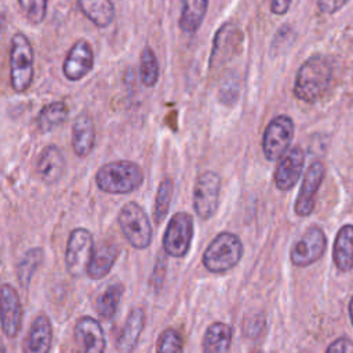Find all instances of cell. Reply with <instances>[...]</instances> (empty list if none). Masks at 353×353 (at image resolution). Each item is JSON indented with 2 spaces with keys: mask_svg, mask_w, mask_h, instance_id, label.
Returning a JSON list of instances; mask_svg holds the SVG:
<instances>
[{
  "mask_svg": "<svg viewBox=\"0 0 353 353\" xmlns=\"http://www.w3.org/2000/svg\"><path fill=\"white\" fill-rule=\"evenodd\" d=\"M332 79V63L324 55L307 58L296 72L294 95L303 102H314L330 87Z\"/></svg>",
  "mask_w": 353,
  "mask_h": 353,
  "instance_id": "obj_1",
  "label": "cell"
},
{
  "mask_svg": "<svg viewBox=\"0 0 353 353\" xmlns=\"http://www.w3.org/2000/svg\"><path fill=\"white\" fill-rule=\"evenodd\" d=\"M97 186L110 194H127L137 190L143 182L142 168L128 160H116L103 164L95 174Z\"/></svg>",
  "mask_w": 353,
  "mask_h": 353,
  "instance_id": "obj_2",
  "label": "cell"
},
{
  "mask_svg": "<svg viewBox=\"0 0 353 353\" xmlns=\"http://www.w3.org/2000/svg\"><path fill=\"white\" fill-rule=\"evenodd\" d=\"M243 256L241 240L230 232H222L208 244L203 254V266L211 273L233 269Z\"/></svg>",
  "mask_w": 353,
  "mask_h": 353,
  "instance_id": "obj_3",
  "label": "cell"
},
{
  "mask_svg": "<svg viewBox=\"0 0 353 353\" xmlns=\"http://www.w3.org/2000/svg\"><path fill=\"white\" fill-rule=\"evenodd\" d=\"M34 55L30 40L21 32L11 37L10 47V81L15 91H26L34 74Z\"/></svg>",
  "mask_w": 353,
  "mask_h": 353,
  "instance_id": "obj_4",
  "label": "cell"
},
{
  "mask_svg": "<svg viewBox=\"0 0 353 353\" xmlns=\"http://www.w3.org/2000/svg\"><path fill=\"white\" fill-rule=\"evenodd\" d=\"M117 222L124 239L137 250L150 245L153 229L145 210L135 201L125 203L119 212Z\"/></svg>",
  "mask_w": 353,
  "mask_h": 353,
  "instance_id": "obj_5",
  "label": "cell"
},
{
  "mask_svg": "<svg viewBox=\"0 0 353 353\" xmlns=\"http://www.w3.org/2000/svg\"><path fill=\"white\" fill-rule=\"evenodd\" d=\"M94 251V239L91 232L84 228H76L68 237L65 251L66 270L72 277H83L87 274L88 263Z\"/></svg>",
  "mask_w": 353,
  "mask_h": 353,
  "instance_id": "obj_6",
  "label": "cell"
},
{
  "mask_svg": "<svg viewBox=\"0 0 353 353\" xmlns=\"http://www.w3.org/2000/svg\"><path fill=\"white\" fill-rule=\"evenodd\" d=\"M193 218L188 212H176L167 223L163 236V250L174 258H183L193 239Z\"/></svg>",
  "mask_w": 353,
  "mask_h": 353,
  "instance_id": "obj_7",
  "label": "cell"
},
{
  "mask_svg": "<svg viewBox=\"0 0 353 353\" xmlns=\"http://www.w3.org/2000/svg\"><path fill=\"white\" fill-rule=\"evenodd\" d=\"M294 138V121L285 114L276 116L266 125L262 135V150L269 161L279 160L288 149Z\"/></svg>",
  "mask_w": 353,
  "mask_h": 353,
  "instance_id": "obj_8",
  "label": "cell"
},
{
  "mask_svg": "<svg viewBox=\"0 0 353 353\" xmlns=\"http://www.w3.org/2000/svg\"><path fill=\"white\" fill-rule=\"evenodd\" d=\"M221 178L214 171L201 172L193 189V210L201 219H210L215 215L219 205Z\"/></svg>",
  "mask_w": 353,
  "mask_h": 353,
  "instance_id": "obj_9",
  "label": "cell"
},
{
  "mask_svg": "<svg viewBox=\"0 0 353 353\" xmlns=\"http://www.w3.org/2000/svg\"><path fill=\"white\" fill-rule=\"evenodd\" d=\"M327 247V237L319 226H310L291 248V262L298 268H305L319 261Z\"/></svg>",
  "mask_w": 353,
  "mask_h": 353,
  "instance_id": "obj_10",
  "label": "cell"
},
{
  "mask_svg": "<svg viewBox=\"0 0 353 353\" xmlns=\"http://www.w3.org/2000/svg\"><path fill=\"white\" fill-rule=\"evenodd\" d=\"M324 174H325L324 165L319 160L313 161L307 167L303 175V181H302L298 197L295 200V205H294L295 214L298 216H307L313 212L316 205V194L324 179Z\"/></svg>",
  "mask_w": 353,
  "mask_h": 353,
  "instance_id": "obj_11",
  "label": "cell"
},
{
  "mask_svg": "<svg viewBox=\"0 0 353 353\" xmlns=\"http://www.w3.org/2000/svg\"><path fill=\"white\" fill-rule=\"evenodd\" d=\"M73 335L77 345L76 353H105L106 339L103 328L94 317H80L74 324Z\"/></svg>",
  "mask_w": 353,
  "mask_h": 353,
  "instance_id": "obj_12",
  "label": "cell"
},
{
  "mask_svg": "<svg viewBox=\"0 0 353 353\" xmlns=\"http://www.w3.org/2000/svg\"><path fill=\"white\" fill-rule=\"evenodd\" d=\"M274 171V183L280 190H290L298 182L303 164L305 153L299 146L290 148L279 160Z\"/></svg>",
  "mask_w": 353,
  "mask_h": 353,
  "instance_id": "obj_13",
  "label": "cell"
},
{
  "mask_svg": "<svg viewBox=\"0 0 353 353\" xmlns=\"http://www.w3.org/2000/svg\"><path fill=\"white\" fill-rule=\"evenodd\" d=\"M92 66L94 52L90 43L85 40H77L65 57L62 72L68 80L77 81L81 80L85 74H88Z\"/></svg>",
  "mask_w": 353,
  "mask_h": 353,
  "instance_id": "obj_14",
  "label": "cell"
},
{
  "mask_svg": "<svg viewBox=\"0 0 353 353\" xmlns=\"http://www.w3.org/2000/svg\"><path fill=\"white\" fill-rule=\"evenodd\" d=\"M1 330L8 338H15L22 324V303L18 292L11 284H1Z\"/></svg>",
  "mask_w": 353,
  "mask_h": 353,
  "instance_id": "obj_15",
  "label": "cell"
},
{
  "mask_svg": "<svg viewBox=\"0 0 353 353\" xmlns=\"http://www.w3.org/2000/svg\"><path fill=\"white\" fill-rule=\"evenodd\" d=\"M65 167L66 161L61 149L50 145L41 150L36 163V172L44 183L54 185L63 176Z\"/></svg>",
  "mask_w": 353,
  "mask_h": 353,
  "instance_id": "obj_16",
  "label": "cell"
},
{
  "mask_svg": "<svg viewBox=\"0 0 353 353\" xmlns=\"http://www.w3.org/2000/svg\"><path fill=\"white\" fill-rule=\"evenodd\" d=\"M52 346V325L46 314H39L23 341V353H50Z\"/></svg>",
  "mask_w": 353,
  "mask_h": 353,
  "instance_id": "obj_17",
  "label": "cell"
},
{
  "mask_svg": "<svg viewBox=\"0 0 353 353\" xmlns=\"http://www.w3.org/2000/svg\"><path fill=\"white\" fill-rule=\"evenodd\" d=\"M145 327V312L141 306H135L128 313L124 325L116 339L119 353H132L138 345L139 336Z\"/></svg>",
  "mask_w": 353,
  "mask_h": 353,
  "instance_id": "obj_18",
  "label": "cell"
},
{
  "mask_svg": "<svg viewBox=\"0 0 353 353\" xmlns=\"http://www.w3.org/2000/svg\"><path fill=\"white\" fill-rule=\"evenodd\" d=\"M241 32L236 25L232 22H228L219 28V30L215 34L212 52H211V66H216L218 63L226 61L239 47L241 41Z\"/></svg>",
  "mask_w": 353,
  "mask_h": 353,
  "instance_id": "obj_19",
  "label": "cell"
},
{
  "mask_svg": "<svg viewBox=\"0 0 353 353\" xmlns=\"http://www.w3.org/2000/svg\"><path fill=\"white\" fill-rule=\"evenodd\" d=\"M120 251L113 241H102L94 247L91 261L88 263L87 276L92 280L103 279L113 268Z\"/></svg>",
  "mask_w": 353,
  "mask_h": 353,
  "instance_id": "obj_20",
  "label": "cell"
},
{
  "mask_svg": "<svg viewBox=\"0 0 353 353\" xmlns=\"http://www.w3.org/2000/svg\"><path fill=\"white\" fill-rule=\"evenodd\" d=\"M95 143V125L91 116L83 113L77 116L72 127V146L79 157L91 153Z\"/></svg>",
  "mask_w": 353,
  "mask_h": 353,
  "instance_id": "obj_21",
  "label": "cell"
},
{
  "mask_svg": "<svg viewBox=\"0 0 353 353\" xmlns=\"http://www.w3.org/2000/svg\"><path fill=\"white\" fill-rule=\"evenodd\" d=\"M233 330L226 323H212L204 332L201 347L203 353H230Z\"/></svg>",
  "mask_w": 353,
  "mask_h": 353,
  "instance_id": "obj_22",
  "label": "cell"
},
{
  "mask_svg": "<svg viewBox=\"0 0 353 353\" xmlns=\"http://www.w3.org/2000/svg\"><path fill=\"white\" fill-rule=\"evenodd\" d=\"M332 259L341 272L353 269V225H343L335 237Z\"/></svg>",
  "mask_w": 353,
  "mask_h": 353,
  "instance_id": "obj_23",
  "label": "cell"
},
{
  "mask_svg": "<svg viewBox=\"0 0 353 353\" xmlns=\"http://www.w3.org/2000/svg\"><path fill=\"white\" fill-rule=\"evenodd\" d=\"M80 11L98 28L109 26L114 17L116 8L112 0H76Z\"/></svg>",
  "mask_w": 353,
  "mask_h": 353,
  "instance_id": "obj_24",
  "label": "cell"
},
{
  "mask_svg": "<svg viewBox=\"0 0 353 353\" xmlns=\"http://www.w3.org/2000/svg\"><path fill=\"white\" fill-rule=\"evenodd\" d=\"M208 0H182L181 15L178 19L179 28L183 33L194 34L207 14Z\"/></svg>",
  "mask_w": 353,
  "mask_h": 353,
  "instance_id": "obj_25",
  "label": "cell"
},
{
  "mask_svg": "<svg viewBox=\"0 0 353 353\" xmlns=\"http://www.w3.org/2000/svg\"><path fill=\"white\" fill-rule=\"evenodd\" d=\"M68 117V106L63 101L46 105L37 116V127L41 132H50L61 125Z\"/></svg>",
  "mask_w": 353,
  "mask_h": 353,
  "instance_id": "obj_26",
  "label": "cell"
},
{
  "mask_svg": "<svg viewBox=\"0 0 353 353\" xmlns=\"http://www.w3.org/2000/svg\"><path fill=\"white\" fill-rule=\"evenodd\" d=\"M43 258H44V252L40 247L30 248L22 255V258L17 263V279L21 287L28 288L33 274L36 273V270L40 268L43 262Z\"/></svg>",
  "mask_w": 353,
  "mask_h": 353,
  "instance_id": "obj_27",
  "label": "cell"
},
{
  "mask_svg": "<svg viewBox=\"0 0 353 353\" xmlns=\"http://www.w3.org/2000/svg\"><path fill=\"white\" fill-rule=\"evenodd\" d=\"M123 285L120 283L110 284L98 298L95 302L97 312L103 319H112L117 310L119 302L123 296Z\"/></svg>",
  "mask_w": 353,
  "mask_h": 353,
  "instance_id": "obj_28",
  "label": "cell"
},
{
  "mask_svg": "<svg viewBox=\"0 0 353 353\" xmlns=\"http://www.w3.org/2000/svg\"><path fill=\"white\" fill-rule=\"evenodd\" d=\"M174 196V182L171 178H164L157 189L156 200H154V208H153V216L156 225H160L165 215L168 214V210L171 207Z\"/></svg>",
  "mask_w": 353,
  "mask_h": 353,
  "instance_id": "obj_29",
  "label": "cell"
},
{
  "mask_svg": "<svg viewBox=\"0 0 353 353\" xmlns=\"http://www.w3.org/2000/svg\"><path fill=\"white\" fill-rule=\"evenodd\" d=\"M139 74H141V81L146 87H154L159 81V74H160L159 61L154 51L149 46H146L142 50L141 61H139Z\"/></svg>",
  "mask_w": 353,
  "mask_h": 353,
  "instance_id": "obj_30",
  "label": "cell"
},
{
  "mask_svg": "<svg viewBox=\"0 0 353 353\" xmlns=\"http://www.w3.org/2000/svg\"><path fill=\"white\" fill-rule=\"evenodd\" d=\"M156 353H183V339L175 328H165L157 338Z\"/></svg>",
  "mask_w": 353,
  "mask_h": 353,
  "instance_id": "obj_31",
  "label": "cell"
},
{
  "mask_svg": "<svg viewBox=\"0 0 353 353\" xmlns=\"http://www.w3.org/2000/svg\"><path fill=\"white\" fill-rule=\"evenodd\" d=\"M21 12L30 23H40L46 18L48 0H18Z\"/></svg>",
  "mask_w": 353,
  "mask_h": 353,
  "instance_id": "obj_32",
  "label": "cell"
},
{
  "mask_svg": "<svg viewBox=\"0 0 353 353\" xmlns=\"http://www.w3.org/2000/svg\"><path fill=\"white\" fill-rule=\"evenodd\" d=\"M265 325V319L262 314H255L251 319H248L244 324V334L247 338H256L259 332L263 330Z\"/></svg>",
  "mask_w": 353,
  "mask_h": 353,
  "instance_id": "obj_33",
  "label": "cell"
},
{
  "mask_svg": "<svg viewBox=\"0 0 353 353\" xmlns=\"http://www.w3.org/2000/svg\"><path fill=\"white\" fill-rule=\"evenodd\" d=\"M325 353H353V341L346 336L338 338L327 347Z\"/></svg>",
  "mask_w": 353,
  "mask_h": 353,
  "instance_id": "obj_34",
  "label": "cell"
},
{
  "mask_svg": "<svg viewBox=\"0 0 353 353\" xmlns=\"http://www.w3.org/2000/svg\"><path fill=\"white\" fill-rule=\"evenodd\" d=\"M346 3L347 0H317L320 11L324 14H334L339 11Z\"/></svg>",
  "mask_w": 353,
  "mask_h": 353,
  "instance_id": "obj_35",
  "label": "cell"
},
{
  "mask_svg": "<svg viewBox=\"0 0 353 353\" xmlns=\"http://www.w3.org/2000/svg\"><path fill=\"white\" fill-rule=\"evenodd\" d=\"M291 6V0H270V10L276 15H284Z\"/></svg>",
  "mask_w": 353,
  "mask_h": 353,
  "instance_id": "obj_36",
  "label": "cell"
},
{
  "mask_svg": "<svg viewBox=\"0 0 353 353\" xmlns=\"http://www.w3.org/2000/svg\"><path fill=\"white\" fill-rule=\"evenodd\" d=\"M349 314H350V321L353 324V296H352L350 303H349Z\"/></svg>",
  "mask_w": 353,
  "mask_h": 353,
  "instance_id": "obj_37",
  "label": "cell"
},
{
  "mask_svg": "<svg viewBox=\"0 0 353 353\" xmlns=\"http://www.w3.org/2000/svg\"><path fill=\"white\" fill-rule=\"evenodd\" d=\"M252 353H263L262 350H255V352H252Z\"/></svg>",
  "mask_w": 353,
  "mask_h": 353,
  "instance_id": "obj_38",
  "label": "cell"
}]
</instances>
